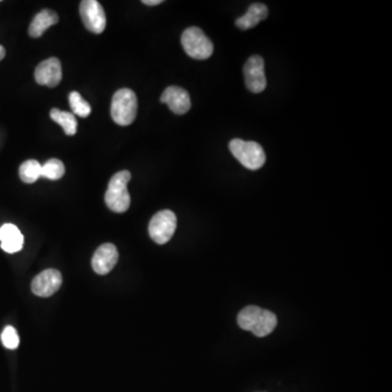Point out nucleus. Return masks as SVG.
Returning a JSON list of instances; mask_svg holds the SVG:
<instances>
[{
    "label": "nucleus",
    "instance_id": "10",
    "mask_svg": "<svg viewBox=\"0 0 392 392\" xmlns=\"http://www.w3.org/2000/svg\"><path fill=\"white\" fill-rule=\"evenodd\" d=\"M119 259L117 247L113 243L101 245L94 253L92 267L95 273L103 276L111 273Z\"/></svg>",
    "mask_w": 392,
    "mask_h": 392
},
{
    "label": "nucleus",
    "instance_id": "3",
    "mask_svg": "<svg viewBox=\"0 0 392 392\" xmlns=\"http://www.w3.org/2000/svg\"><path fill=\"white\" fill-rule=\"evenodd\" d=\"M233 155L239 160L243 167L249 170H257L263 167L266 162L264 148L256 142H247L241 139H233L229 143Z\"/></svg>",
    "mask_w": 392,
    "mask_h": 392
},
{
    "label": "nucleus",
    "instance_id": "21",
    "mask_svg": "<svg viewBox=\"0 0 392 392\" xmlns=\"http://www.w3.org/2000/svg\"><path fill=\"white\" fill-rule=\"evenodd\" d=\"M1 341H3L6 348L10 349V350L17 349L20 343L17 330L11 326L6 327V328L4 329L3 334H1Z\"/></svg>",
    "mask_w": 392,
    "mask_h": 392
},
{
    "label": "nucleus",
    "instance_id": "8",
    "mask_svg": "<svg viewBox=\"0 0 392 392\" xmlns=\"http://www.w3.org/2000/svg\"><path fill=\"white\" fill-rule=\"evenodd\" d=\"M62 284V276L60 271L54 268L46 269L36 276L32 281V291L40 298H48L56 293Z\"/></svg>",
    "mask_w": 392,
    "mask_h": 392
},
{
    "label": "nucleus",
    "instance_id": "4",
    "mask_svg": "<svg viewBox=\"0 0 392 392\" xmlns=\"http://www.w3.org/2000/svg\"><path fill=\"white\" fill-rule=\"evenodd\" d=\"M181 44L184 52L196 60H205L214 52V44L200 28H186L181 36Z\"/></svg>",
    "mask_w": 392,
    "mask_h": 392
},
{
    "label": "nucleus",
    "instance_id": "19",
    "mask_svg": "<svg viewBox=\"0 0 392 392\" xmlns=\"http://www.w3.org/2000/svg\"><path fill=\"white\" fill-rule=\"evenodd\" d=\"M65 172H66V168H65L64 162L62 160L52 158L43 164L40 177L50 179V180H59L65 176Z\"/></svg>",
    "mask_w": 392,
    "mask_h": 392
},
{
    "label": "nucleus",
    "instance_id": "13",
    "mask_svg": "<svg viewBox=\"0 0 392 392\" xmlns=\"http://www.w3.org/2000/svg\"><path fill=\"white\" fill-rule=\"evenodd\" d=\"M59 17L56 12L44 9L36 14L28 26V35L33 38H40L45 31L52 26L58 23Z\"/></svg>",
    "mask_w": 392,
    "mask_h": 392
},
{
    "label": "nucleus",
    "instance_id": "14",
    "mask_svg": "<svg viewBox=\"0 0 392 392\" xmlns=\"http://www.w3.org/2000/svg\"><path fill=\"white\" fill-rule=\"evenodd\" d=\"M268 17V8L263 4H253L247 10V13L237 19L235 24L243 31L257 26L259 22Z\"/></svg>",
    "mask_w": 392,
    "mask_h": 392
},
{
    "label": "nucleus",
    "instance_id": "2",
    "mask_svg": "<svg viewBox=\"0 0 392 392\" xmlns=\"http://www.w3.org/2000/svg\"><path fill=\"white\" fill-rule=\"evenodd\" d=\"M111 118L117 125H132L138 115V97L130 89H121L113 94L111 107Z\"/></svg>",
    "mask_w": 392,
    "mask_h": 392
},
{
    "label": "nucleus",
    "instance_id": "20",
    "mask_svg": "<svg viewBox=\"0 0 392 392\" xmlns=\"http://www.w3.org/2000/svg\"><path fill=\"white\" fill-rule=\"evenodd\" d=\"M69 103H70V107L74 116L86 118L89 117V113H92L91 105L81 96L80 93L71 92L69 95Z\"/></svg>",
    "mask_w": 392,
    "mask_h": 392
},
{
    "label": "nucleus",
    "instance_id": "17",
    "mask_svg": "<svg viewBox=\"0 0 392 392\" xmlns=\"http://www.w3.org/2000/svg\"><path fill=\"white\" fill-rule=\"evenodd\" d=\"M262 310L259 306H251L243 308L237 315V324L243 330L252 331L261 318Z\"/></svg>",
    "mask_w": 392,
    "mask_h": 392
},
{
    "label": "nucleus",
    "instance_id": "9",
    "mask_svg": "<svg viewBox=\"0 0 392 392\" xmlns=\"http://www.w3.org/2000/svg\"><path fill=\"white\" fill-rule=\"evenodd\" d=\"M34 75L38 84L48 87L58 86L62 80V62L56 57L46 59L36 67Z\"/></svg>",
    "mask_w": 392,
    "mask_h": 392
},
{
    "label": "nucleus",
    "instance_id": "23",
    "mask_svg": "<svg viewBox=\"0 0 392 392\" xmlns=\"http://www.w3.org/2000/svg\"><path fill=\"white\" fill-rule=\"evenodd\" d=\"M6 56V50L4 48V46H1L0 45V62L3 60L4 58H5Z\"/></svg>",
    "mask_w": 392,
    "mask_h": 392
},
{
    "label": "nucleus",
    "instance_id": "6",
    "mask_svg": "<svg viewBox=\"0 0 392 392\" xmlns=\"http://www.w3.org/2000/svg\"><path fill=\"white\" fill-rule=\"evenodd\" d=\"M80 16L89 31L101 34L106 28V13L96 0H83L80 4Z\"/></svg>",
    "mask_w": 392,
    "mask_h": 392
},
{
    "label": "nucleus",
    "instance_id": "18",
    "mask_svg": "<svg viewBox=\"0 0 392 392\" xmlns=\"http://www.w3.org/2000/svg\"><path fill=\"white\" fill-rule=\"evenodd\" d=\"M40 172L42 164L38 160H26L19 168L20 179L26 184H34L40 178Z\"/></svg>",
    "mask_w": 392,
    "mask_h": 392
},
{
    "label": "nucleus",
    "instance_id": "22",
    "mask_svg": "<svg viewBox=\"0 0 392 392\" xmlns=\"http://www.w3.org/2000/svg\"><path fill=\"white\" fill-rule=\"evenodd\" d=\"M142 3L146 6H157L162 3V0H143Z\"/></svg>",
    "mask_w": 392,
    "mask_h": 392
},
{
    "label": "nucleus",
    "instance_id": "15",
    "mask_svg": "<svg viewBox=\"0 0 392 392\" xmlns=\"http://www.w3.org/2000/svg\"><path fill=\"white\" fill-rule=\"evenodd\" d=\"M50 118L64 129L67 135H74L77 133L78 121H77V118L72 113L59 111L58 108H52L50 111Z\"/></svg>",
    "mask_w": 392,
    "mask_h": 392
},
{
    "label": "nucleus",
    "instance_id": "12",
    "mask_svg": "<svg viewBox=\"0 0 392 392\" xmlns=\"http://www.w3.org/2000/svg\"><path fill=\"white\" fill-rule=\"evenodd\" d=\"M1 249L7 253H17L23 247L24 237L17 225L6 223L0 228Z\"/></svg>",
    "mask_w": 392,
    "mask_h": 392
},
{
    "label": "nucleus",
    "instance_id": "5",
    "mask_svg": "<svg viewBox=\"0 0 392 392\" xmlns=\"http://www.w3.org/2000/svg\"><path fill=\"white\" fill-rule=\"evenodd\" d=\"M177 229V217L174 212L164 209L154 215L148 225V233L157 245H166L174 237Z\"/></svg>",
    "mask_w": 392,
    "mask_h": 392
},
{
    "label": "nucleus",
    "instance_id": "11",
    "mask_svg": "<svg viewBox=\"0 0 392 392\" xmlns=\"http://www.w3.org/2000/svg\"><path fill=\"white\" fill-rule=\"evenodd\" d=\"M160 101L167 103L170 111L176 115H184L191 109V99L189 93L182 87H167L160 97Z\"/></svg>",
    "mask_w": 392,
    "mask_h": 392
},
{
    "label": "nucleus",
    "instance_id": "1",
    "mask_svg": "<svg viewBox=\"0 0 392 392\" xmlns=\"http://www.w3.org/2000/svg\"><path fill=\"white\" fill-rule=\"evenodd\" d=\"M131 180V174L128 170L117 172L109 181L105 194V202L113 212L121 214L127 212L131 204L128 184Z\"/></svg>",
    "mask_w": 392,
    "mask_h": 392
},
{
    "label": "nucleus",
    "instance_id": "16",
    "mask_svg": "<svg viewBox=\"0 0 392 392\" xmlns=\"http://www.w3.org/2000/svg\"><path fill=\"white\" fill-rule=\"evenodd\" d=\"M276 326H277V318H276V315L273 312H270V310H263L261 318H259V322L254 327L252 332L256 337L263 338V337L271 334L275 330Z\"/></svg>",
    "mask_w": 392,
    "mask_h": 392
},
{
    "label": "nucleus",
    "instance_id": "7",
    "mask_svg": "<svg viewBox=\"0 0 392 392\" xmlns=\"http://www.w3.org/2000/svg\"><path fill=\"white\" fill-rule=\"evenodd\" d=\"M245 84L250 92H264L267 86V80L265 75V62L261 56H252L245 62Z\"/></svg>",
    "mask_w": 392,
    "mask_h": 392
}]
</instances>
